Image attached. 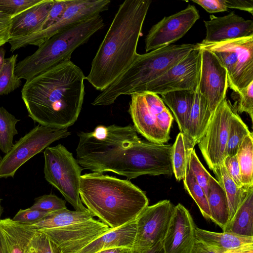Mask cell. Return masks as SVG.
Listing matches in <instances>:
<instances>
[{
  "instance_id": "40",
  "label": "cell",
  "mask_w": 253,
  "mask_h": 253,
  "mask_svg": "<svg viewBox=\"0 0 253 253\" xmlns=\"http://www.w3.org/2000/svg\"><path fill=\"white\" fill-rule=\"evenodd\" d=\"M50 213L29 208L20 210L12 219L20 223L30 225L38 222Z\"/></svg>"
},
{
  "instance_id": "43",
  "label": "cell",
  "mask_w": 253,
  "mask_h": 253,
  "mask_svg": "<svg viewBox=\"0 0 253 253\" xmlns=\"http://www.w3.org/2000/svg\"><path fill=\"white\" fill-rule=\"evenodd\" d=\"M142 93L145 104L150 112L156 117L167 109L162 99L158 95L151 92Z\"/></svg>"
},
{
  "instance_id": "13",
  "label": "cell",
  "mask_w": 253,
  "mask_h": 253,
  "mask_svg": "<svg viewBox=\"0 0 253 253\" xmlns=\"http://www.w3.org/2000/svg\"><path fill=\"white\" fill-rule=\"evenodd\" d=\"M201 62V50L198 47L167 72L147 84L141 92L161 94L177 90L198 88Z\"/></svg>"
},
{
  "instance_id": "53",
  "label": "cell",
  "mask_w": 253,
  "mask_h": 253,
  "mask_svg": "<svg viewBox=\"0 0 253 253\" xmlns=\"http://www.w3.org/2000/svg\"><path fill=\"white\" fill-rule=\"evenodd\" d=\"M5 50L2 47H0V71L1 70L4 61Z\"/></svg>"
},
{
  "instance_id": "38",
  "label": "cell",
  "mask_w": 253,
  "mask_h": 253,
  "mask_svg": "<svg viewBox=\"0 0 253 253\" xmlns=\"http://www.w3.org/2000/svg\"><path fill=\"white\" fill-rule=\"evenodd\" d=\"M30 208L50 212L67 209L66 202L52 194L35 198V202Z\"/></svg>"
},
{
  "instance_id": "18",
  "label": "cell",
  "mask_w": 253,
  "mask_h": 253,
  "mask_svg": "<svg viewBox=\"0 0 253 253\" xmlns=\"http://www.w3.org/2000/svg\"><path fill=\"white\" fill-rule=\"evenodd\" d=\"M206 29L204 43H215L242 38L253 35V21L245 20L233 11L222 16L211 15L204 21Z\"/></svg>"
},
{
  "instance_id": "2",
  "label": "cell",
  "mask_w": 253,
  "mask_h": 253,
  "mask_svg": "<svg viewBox=\"0 0 253 253\" xmlns=\"http://www.w3.org/2000/svg\"><path fill=\"white\" fill-rule=\"evenodd\" d=\"M82 70L63 62L26 82L21 98L30 117L39 125L67 128L81 112L85 94Z\"/></svg>"
},
{
  "instance_id": "54",
  "label": "cell",
  "mask_w": 253,
  "mask_h": 253,
  "mask_svg": "<svg viewBox=\"0 0 253 253\" xmlns=\"http://www.w3.org/2000/svg\"><path fill=\"white\" fill-rule=\"evenodd\" d=\"M122 253H133V251L131 249H127Z\"/></svg>"
},
{
  "instance_id": "10",
  "label": "cell",
  "mask_w": 253,
  "mask_h": 253,
  "mask_svg": "<svg viewBox=\"0 0 253 253\" xmlns=\"http://www.w3.org/2000/svg\"><path fill=\"white\" fill-rule=\"evenodd\" d=\"M110 2V0H68L63 14L51 27L28 36L10 39V51L13 52L28 45L40 46L59 32L108 10Z\"/></svg>"
},
{
  "instance_id": "37",
  "label": "cell",
  "mask_w": 253,
  "mask_h": 253,
  "mask_svg": "<svg viewBox=\"0 0 253 253\" xmlns=\"http://www.w3.org/2000/svg\"><path fill=\"white\" fill-rule=\"evenodd\" d=\"M187 162L196 181L208 197L210 179L211 175L200 161L194 148L188 151Z\"/></svg>"
},
{
  "instance_id": "25",
  "label": "cell",
  "mask_w": 253,
  "mask_h": 253,
  "mask_svg": "<svg viewBox=\"0 0 253 253\" xmlns=\"http://www.w3.org/2000/svg\"><path fill=\"white\" fill-rule=\"evenodd\" d=\"M223 232L253 237V187L222 229Z\"/></svg>"
},
{
  "instance_id": "50",
  "label": "cell",
  "mask_w": 253,
  "mask_h": 253,
  "mask_svg": "<svg viewBox=\"0 0 253 253\" xmlns=\"http://www.w3.org/2000/svg\"><path fill=\"white\" fill-rule=\"evenodd\" d=\"M223 253H253V245H250L235 250H228Z\"/></svg>"
},
{
  "instance_id": "7",
  "label": "cell",
  "mask_w": 253,
  "mask_h": 253,
  "mask_svg": "<svg viewBox=\"0 0 253 253\" xmlns=\"http://www.w3.org/2000/svg\"><path fill=\"white\" fill-rule=\"evenodd\" d=\"M43 155V172L46 180L61 193L75 211H88L80 196V178L83 169L77 159L60 144L47 147Z\"/></svg>"
},
{
  "instance_id": "55",
  "label": "cell",
  "mask_w": 253,
  "mask_h": 253,
  "mask_svg": "<svg viewBox=\"0 0 253 253\" xmlns=\"http://www.w3.org/2000/svg\"><path fill=\"white\" fill-rule=\"evenodd\" d=\"M2 211V208L1 206V199H0V216H1Z\"/></svg>"
},
{
  "instance_id": "29",
  "label": "cell",
  "mask_w": 253,
  "mask_h": 253,
  "mask_svg": "<svg viewBox=\"0 0 253 253\" xmlns=\"http://www.w3.org/2000/svg\"><path fill=\"white\" fill-rule=\"evenodd\" d=\"M212 170L215 175L216 180L226 193L228 203L230 220L249 190L253 187L249 189L238 187L227 172L223 163Z\"/></svg>"
},
{
  "instance_id": "41",
  "label": "cell",
  "mask_w": 253,
  "mask_h": 253,
  "mask_svg": "<svg viewBox=\"0 0 253 253\" xmlns=\"http://www.w3.org/2000/svg\"><path fill=\"white\" fill-rule=\"evenodd\" d=\"M32 246V253H59L49 238L38 230L33 238Z\"/></svg>"
},
{
  "instance_id": "17",
  "label": "cell",
  "mask_w": 253,
  "mask_h": 253,
  "mask_svg": "<svg viewBox=\"0 0 253 253\" xmlns=\"http://www.w3.org/2000/svg\"><path fill=\"white\" fill-rule=\"evenodd\" d=\"M196 225L188 210L181 204L174 206L163 241L166 253H191L195 241Z\"/></svg>"
},
{
  "instance_id": "12",
  "label": "cell",
  "mask_w": 253,
  "mask_h": 253,
  "mask_svg": "<svg viewBox=\"0 0 253 253\" xmlns=\"http://www.w3.org/2000/svg\"><path fill=\"white\" fill-rule=\"evenodd\" d=\"M234 111L230 101L224 98L212 114L206 132L198 143L211 170L223 162L231 119Z\"/></svg>"
},
{
  "instance_id": "36",
  "label": "cell",
  "mask_w": 253,
  "mask_h": 253,
  "mask_svg": "<svg viewBox=\"0 0 253 253\" xmlns=\"http://www.w3.org/2000/svg\"><path fill=\"white\" fill-rule=\"evenodd\" d=\"M231 96L235 101L232 105L237 114L247 113L253 120V82L239 91H233Z\"/></svg>"
},
{
  "instance_id": "22",
  "label": "cell",
  "mask_w": 253,
  "mask_h": 253,
  "mask_svg": "<svg viewBox=\"0 0 253 253\" xmlns=\"http://www.w3.org/2000/svg\"><path fill=\"white\" fill-rule=\"evenodd\" d=\"M211 116L206 99L197 90L188 125L183 133L187 149H193L200 141L208 128Z\"/></svg>"
},
{
  "instance_id": "26",
  "label": "cell",
  "mask_w": 253,
  "mask_h": 253,
  "mask_svg": "<svg viewBox=\"0 0 253 253\" xmlns=\"http://www.w3.org/2000/svg\"><path fill=\"white\" fill-rule=\"evenodd\" d=\"M196 239L226 251L253 245V237L226 232H215L195 227Z\"/></svg>"
},
{
  "instance_id": "57",
  "label": "cell",
  "mask_w": 253,
  "mask_h": 253,
  "mask_svg": "<svg viewBox=\"0 0 253 253\" xmlns=\"http://www.w3.org/2000/svg\"><path fill=\"white\" fill-rule=\"evenodd\" d=\"M1 159H2V158L1 157V156H0V161L1 160Z\"/></svg>"
},
{
  "instance_id": "19",
  "label": "cell",
  "mask_w": 253,
  "mask_h": 253,
  "mask_svg": "<svg viewBox=\"0 0 253 253\" xmlns=\"http://www.w3.org/2000/svg\"><path fill=\"white\" fill-rule=\"evenodd\" d=\"M128 112L137 132L149 141L164 144L169 139V134L164 131L159 126L155 117L149 111L142 93L131 95Z\"/></svg>"
},
{
  "instance_id": "3",
  "label": "cell",
  "mask_w": 253,
  "mask_h": 253,
  "mask_svg": "<svg viewBox=\"0 0 253 253\" xmlns=\"http://www.w3.org/2000/svg\"><path fill=\"white\" fill-rule=\"evenodd\" d=\"M151 2L126 0L120 5L85 77L96 89H105L133 62Z\"/></svg>"
},
{
  "instance_id": "33",
  "label": "cell",
  "mask_w": 253,
  "mask_h": 253,
  "mask_svg": "<svg viewBox=\"0 0 253 253\" xmlns=\"http://www.w3.org/2000/svg\"><path fill=\"white\" fill-rule=\"evenodd\" d=\"M20 121L7 111L0 106V150L5 154L13 146V140L15 135L18 134L16 125Z\"/></svg>"
},
{
  "instance_id": "35",
  "label": "cell",
  "mask_w": 253,
  "mask_h": 253,
  "mask_svg": "<svg viewBox=\"0 0 253 253\" xmlns=\"http://www.w3.org/2000/svg\"><path fill=\"white\" fill-rule=\"evenodd\" d=\"M189 150L187 149L183 134L179 133L172 145V151L173 173L177 181L184 178Z\"/></svg>"
},
{
  "instance_id": "14",
  "label": "cell",
  "mask_w": 253,
  "mask_h": 253,
  "mask_svg": "<svg viewBox=\"0 0 253 253\" xmlns=\"http://www.w3.org/2000/svg\"><path fill=\"white\" fill-rule=\"evenodd\" d=\"M111 228L94 218L62 227L42 229L59 253H77Z\"/></svg>"
},
{
  "instance_id": "11",
  "label": "cell",
  "mask_w": 253,
  "mask_h": 253,
  "mask_svg": "<svg viewBox=\"0 0 253 253\" xmlns=\"http://www.w3.org/2000/svg\"><path fill=\"white\" fill-rule=\"evenodd\" d=\"M170 201L148 206L135 219L136 234L131 248L134 253H144L163 243L174 211Z\"/></svg>"
},
{
  "instance_id": "42",
  "label": "cell",
  "mask_w": 253,
  "mask_h": 253,
  "mask_svg": "<svg viewBox=\"0 0 253 253\" xmlns=\"http://www.w3.org/2000/svg\"><path fill=\"white\" fill-rule=\"evenodd\" d=\"M68 0H54L47 18L40 31L48 28L58 21L66 10Z\"/></svg>"
},
{
  "instance_id": "1",
  "label": "cell",
  "mask_w": 253,
  "mask_h": 253,
  "mask_svg": "<svg viewBox=\"0 0 253 253\" xmlns=\"http://www.w3.org/2000/svg\"><path fill=\"white\" fill-rule=\"evenodd\" d=\"M77 134V160L83 169L113 172L128 180L173 173L172 145L142 140L133 126L99 125Z\"/></svg>"
},
{
  "instance_id": "8",
  "label": "cell",
  "mask_w": 253,
  "mask_h": 253,
  "mask_svg": "<svg viewBox=\"0 0 253 253\" xmlns=\"http://www.w3.org/2000/svg\"><path fill=\"white\" fill-rule=\"evenodd\" d=\"M213 53L226 68L228 87L239 91L253 82V35L215 43H197Z\"/></svg>"
},
{
  "instance_id": "9",
  "label": "cell",
  "mask_w": 253,
  "mask_h": 253,
  "mask_svg": "<svg viewBox=\"0 0 253 253\" xmlns=\"http://www.w3.org/2000/svg\"><path fill=\"white\" fill-rule=\"evenodd\" d=\"M71 134L67 128H56L38 125L13 145L0 162V178L13 177L27 161L53 142Z\"/></svg>"
},
{
  "instance_id": "56",
  "label": "cell",
  "mask_w": 253,
  "mask_h": 253,
  "mask_svg": "<svg viewBox=\"0 0 253 253\" xmlns=\"http://www.w3.org/2000/svg\"><path fill=\"white\" fill-rule=\"evenodd\" d=\"M0 253H2V251H1V249L0 245Z\"/></svg>"
},
{
  "instance_id": "48",
  "label": "cell",
  "mask_w": 253,
  "mask_h": 253,
  "mask_svg": "<svg viewBox=\"0 0 253 253\" xmlns=\"http://www.w3.org/2000/svg\"><path fill=\"white\" fill-rule=\"evenodd\" d=\"M156 119L160 127L166 133L169 134L173 118L169 109L167 108L158 114Z\"/></svg>"
},
{
  "instance_id": "23",
  "label": "cell",
  "mask_w": 253,
  "mask_h": 253,
  "mask_svg": "<svg viewBox=\"0 0 253 253\" xmlns=\"http://www.w3.org/2000/svg\"><path fill=\"white\" fill-rule=\"evenodd\" d=\"M135 219L119 228L111 229L77 253H97L115 247L131 250L136 234Z\"/></svg>"
},
{
  "instance_id": "28",
  "label": "cell",
  "mask_w": 253,
  "mask_h": 253,
  "mask_svg": "<svg viewBox=\"0 0 253 253\" xmlns=\"http://www.w3.org/2000/svg\"><path fill=\"white\" fill-rule=\"evenodd\" d=\"M92 218L93 216L88 211H73L65 209L52 212L38 222L29 226L36 230H41L62 227Z\"/></svg>"
},
{
  "instance_id": "15",
  "label": "cell",
  "mask_w": 253,
  "mask_h": 253,
  "mask_svg": "<svg viewBox=\"0 0 253 253\" xmlns=\"http://www.w3.org/2000/svg\"><path fill=\"white\" fill-rule=\"evenodd\" d=\"M200 18L196 7L189 4L184 9L165 16L153 25L147 35L145 51L170 45L183 37Z\"/></svg>"
},
{
  "instance_id": "30",
  "label": "cell",
  "mask_w": 253,
  "mask_h": 253,
  "mask_svg": "<svg viewBox=\"0 0 253 253\" xmlns=\"http://www.w3.org/2000/svg\"><path fill=\"white\" fill-rule=\"evenodd\" d=\"M253 135L246 136L237 151L236 157L239 164L243 188L253 187Z\"/></svg>"
},
{
  "instance_id": "51",
  "label": "cell",
  "mask_w": 253,
  "mask_h": 253,
  "mask_svg": "<svg viewBox=\"0 0 253 253\" xmlns=\"http://www.w3.org/2000/svg\"><path fill=\"white\" fill-rule=\"evenodd\" d=\"M127 249H129L120 247L111 248L101 250L97 253H122Z\"/></svg>"
},
{
  "instance_id": "21",
  "label": "cell",
  "mask_w": 253,
  "mask_h": 253,
  "mask_svg": "<svg viewBox=\"0 0 253 253\" xmlns=\"http://www.w3.org/2000/svg\"><path fill=\"white\" fill-rule=\"evenodd\" d=\"M53 1L42 0L40 2L12 17L10 39L25 37L40 31Z\"/></svg>"
},
{
  "instance_id": "5",
  "label": "cell",
  "mask_w": 253,
  "mask_h": 253,
  "mask_svg": "<svg viewBox=\"0 0 253 253\" xmlns=\"http://www.w3.org/2000/svg\"><path fill=\"white\" fill-rule=\"evenodd\" d=\"M198 47L196 44H172L137 54L130 66L92 102L93 106L109 105L121 95L140 93L149 83L167 72Z\"/></svg>"
},
{
  "instance_id": "31",
  "label": "cell",
  "mask_w": 253,
  "mask_h": 253,
  "mask_svg": "<svg viewBox=\"0 0 253 253\" xmlns=\"http://www.w3.org/2000/svg\"><path fill=\"white\" fill-rule=\"evenodd\" d=\"M251 132L239 114L234 112L230 124L225 156H233L237 151L245 137Z\"/></svg>"
},
{
  "instance_id": "49",
  "label": "cell",
  "mask_w": 253,
  "mask_h": 253,
  "mask_svg": "<svg viewBox=\"0 0 253 253\" xmlns=\"http://www.w3.org/2000/svg\"><path fill=\"white\" fill-rule=\"evenodd\" d=\"M224 252L195 239L191 253H223Z\"/></svg>"
},
{
  "instance_id": "46",
  "label": "cell",
  "mask_w": 253,
  "mask_h": 253,
  "mask_svg": "<svg viewBox=\"0 0 253 253\" xmlns=\"http://www.w3.org/2000/svg\"><path fill=\"white\" fill-rule=\"evenodd\" d=\"M193 2L197 3L207 12L210 13L223 12L227 10L225 0H193Z\"/></svg>"
},
{
  "instance_id": "27",
  "label": "cell",
  "mask_w": 253,
  "mask_h": 253,
  "mask_svg": "<svg viewBox=\"0 0 253 253\" xmlns=\"http://www.w3.org/2000/svg\"><path fill=\"white\" fill-rule=\"evenodd\" d=\"M208 202L211 220L223 229L229 220V210L226 193L216 179L211 176Z\"/></svg>"
},
{
  "instance_id": "16",
  "label": "cell",
  "mask_w": 253,
  "mask_h": 253,
  "mask_svg": "<svg viewBox=\"0 0 253 253\" xmlns=\"http://www.w3.org/2000/svg\"><path fill=\"white\" fill-rule=\"evenodd\" d=\"M201 50V62L197 91L207 100L212 114L226 98L228 87L227 70L218 58L211 51Z\"/></svg>"
},
{
  "instance_id": "44",
  "label": "cell",
  "mask_w": 253,
  "mask_h": 253,
  "mask_svg": "<svg viewBox=\"0 0 253 253\" xmlns=\"http://www.w3.org/2000/svg\"><path fill=\"white\" fill-rule=\"evenodd\" d=\"M223 163L235 184L238 187L243 188L240 168L236 155L226 156L224 158Z\"/></svg>"
},
{
  "instance_id": "47",
  "label": "cell",
  "mask_w": 253,
  "mask_h": 253,
  "mask_svg": "<svg viewBox=\"0 0 253 253\" xmlns=\"http://www.w3.org/2000/svg\"><path fill=\"white\" fill-rule=\"evenodd\" d=\"M227 8L238 9L253 14V0H225Z\"/></svg>"
},
{
  "instance_id": "4",
  "label": "cell",
  "mask_w": 253,
  "mask_h": 253,
  "mask_svg": "<svg viewBox=\"0 0 253 253\" xmlns=\"http://www.w3.org/2000/svg\"><path fill=\"white\" fill-rule=\"evenodd\" d=\"M80 179L83 204L111 229L133 220L148 206L144 192L129 180L94 172L82 175Z\"/></svg>"
},
{
  "instance_id": "52",
  "label": "cell",
  "mask_w": 253,
  "mask_h": 253,
  "mask_svg": "<svg viewBox=\"0 0 253 253\" xmlns=\"http://www.w3.org/2000/svg\"><path fill=\"white\" fill-rule=\"evenodd\" d=\"M144 253H166L163 247V243H161Z\"/></svg>"
},
{
  "instance_id": "45",
  "label": "cell",
  "mask_w": 253,
  "mask_h": 253,
  "mask_svg": "<svg viewBox=\"0 0 253 253\" xmlns=\"http://www.w3.org/2000/svg\"><path fill=\"white\" fill-rule=\"evenodd\" d=\"M12 17L0 11V47L11 38Z\"/></svg>"
},
{
  "instance_id": "20",
  "label": "cell",
  "mask_w": 253,
  "mask_h": 253,
  "mask_svg": "<svg viewBox=\"0 0 253 253\" xmlns=\"http://www.w3.org/2000/svg\"><path fill=\"white\" fill-rule=\"evenodd\" d=\"M37 230L9 218L0 220V245L2 253H32Z\"/></svg>"
},
{
  "instance_id": "34",
  "label": "cell",
  "mask_w": 253,
  "mask_h": 253,
  "mask_svg": "<svg viewBox=\"0 0 253 253\" xmlns=\"http://www.w3.org/2000/svg\"><path fill=\"white\" fill-rule=\"evenodd\" d=\"M18 54H13L5 58L0 71V96L7 95L19 88L21 80L15 74Z\"/></svg>"
},
{
  "instance_id": "39",
  "label": "cell",
  "mask_w": 253,
  "mask_h": 253,
  "mask_svg": "<svg viewBox=\"0 0 253 253\" xmlns=\"http://www.w3.org/2000/svg\"><path fill=\"white\" fill-rule=\"evenodd\" d=\"M42 0H0V11L12 17Z\"/></svg>"
},
{
  "instance_id": "6",
  "label": "cell",
  "mask_w": 253,
  "mask_h": 253,
  "mask_svg": "<svg viewBox=\"0 0 253 253\" xmlns=\"http://www.w3.org/2000/svg\"><path fill=\"white\" fill-rule=\"evenodd\" d=\"M104 25L100 15L68 27L55 34L32 54L16 63L15 74L26 82L65 61L74 51L85 43Z\"/></svg>"
},
{
  "instance_id": "24",
  "label": "cell",
  "mask_w": 253,
  "mask_h": 253,
  "mask_svg": "<svg viewBox=\"0 0 253 253\" xmlns=\"http://www.w3.org/2000/svg\"><path fill=\"white\" fill-rule=\"evenodd\" d=\"M196 91L177 90L161 94L162 100L172 111L180 132L183 134L188 125Z\"/></svg>"
},
{
  "instance_id": "32",
  "label": "cell",
  "mask_w": 253,
  "mask_h": 253,
  "mask_svg": "<svg viewBox=\"0 0 253 253\" xmlns=\"http://www.w3.org/2000/svg\"><path fill=\"white\" fill-rule=\"evenodd\" d=\"M183 180L185 189L196 202L203 217L207 220H211L207 195L190 169L187 161L185 175Z\"/></svg>"
}]
</instances>
